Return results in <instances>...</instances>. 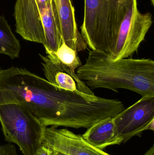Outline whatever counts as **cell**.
<instances>
[{
    "label": "cell",
    "mask_w": 154,
    "mask_h": 155,
    "mask_svg": "<svg viewBox=\"0 0 154 155\" xmlns=\"http://www.w3.org/2000/svg\"><path fill=\"white\" fill-rule=\"evenodd\" d=\"M77 76L91 89L116 92L124 88L144 97L154 96V61L150 59L123 58L114 61L108 54L90 50Z\"/></svg>",
    "instance_id": "cell-1"
},
{
    "label": "cell",
    "mask_w": 154,
    "mask_h": 155,
    "mask_svg": "<svg viewBox=\"0 0 154 155\" xmlns=\"http://www.w3.org/2000/svg\"><path fill=\"white\" fill-rule=\"evenodd\" d=\"M63 90L25 68L0 67V105L24 106L46 127L57 125Z\"/></svg>",
    "instance_id": "cell-2"
},
{
    "label": "cell",
    "mask_w": 154,
    "mask_h": 155,
    "mask_svg": "<svg viewBox=\"0 0 154 155\" xmlns=\"http://www.w3.org/2000/svg\"><path fill=\"white\" fill-rule=\"evenodd\" d=\"M134 0H84L81 34L87 45L110 55Z\"/></svg>",
    "instance_id": "cell-3"
},
{
    "label": "cell",
    "mask_w": 154,
    "mask_h": 155,
    "mask_svg": "<svg viewBox=\"0 0 154 155\" xmlns=\"http://www.w3.org/2000/svg\"><path fill=\"white\" fill-rule=\"evenodd\" d=\"M0 123L5 140L17 145L23 155H37L46 127L21 105H0Z\"/></svg>",
    "instance_id": "cell-4"
},
{
    "label": "cell",
    "mask_w": 154,
    "mask_h": 155,
    "mask_svg": "<svg viewBox=\"0 0 154 155\" xmlns=\"http://www.w3.org/2000/svg\"><path fill=\"white\" fill-rule=\"evenodd\" d=\"M152 23V15L140 12L137 0H134L120 25L115 44L109 55L111 59L116 61L127 58L137 51Z\"/></svg>",
    "instance_id": "cell-5"
},
{
    "label": "cell",
    "mask_w": 154,
    "mask_h": 155,
    "mask_svg": "<svg viewBox=\"0 0 154 155\" xmlns=\"http://www.w3.org/2000/svg\"><path fill=\"white\" fill-rule=\"evenodd\" d=\"M123 143L141 136L145 130L154 131V96L144 97L113 117Z\"/></svg>",
    "instance_id": "cell-6"
},
{
    "label": "cell",
    "mask_w": 154,
    "mask_h": 155,
    "mask_svg": "<svg viewBox=\"0 0 154 155\" xmlns=\"http://www.w3.org/2000/svg\"><path fill=\"white\" fill-rule=\"evenodd\" d=\"M42 145L67 155H111L91 145L82 135L53 126L45 128Z\"/></svg>",
    "instance_id": "cell-7"
},
{
    "label": "cell",
    "mask_w": 154,
    "mask_h": 155,
    "mask_svg": "<svg viewBox=\"0 0 154 155\" xmlns=\"http://www.w3.org/2000/svg\"><path fill=\"white\" fill-rule=\"evenodd\" d=\"M14 15L17 33L24 40L45 44L44 29L35 0H16Z\"/></svg>",
    "instance_id": "cell-8"
},
{
    "label": "cell",
    "mask_w": 154,
    "mask_h": 155,
    "mask_svg": "<svg viewBox=\"0 0 154 155\" xmlns=\"http://www.w3.org/2000/svg\"><path fill=\"white\" fill-rule=\"evenodd\" d=\"M57 8L62 40L69 47L77 52L87 47L77 27L75 9L71 0H53Z\"/></svg>",
    "instance_id": "cell-9"
},
{
    "label": "cell",
    "mask_w": 154,
    "mask_h": 155,
    "mask_svg": "<svg viewBox=\"0 0 154 155\" xmlns=\"http://www.w3.org/2000/svg\"><path fill=\"white\" fill-rule=\"evenodd\" d=\"M46 51V55L39 54L42 62V70L46 79L57 87L72 92L82 93L91 96L82 88L73 76L61 64L55 53Z\"/></svg>",
    "instance_id": "cell-10"
},
{
    "label": "cell",
    "mask_w": 154,
    "mask_h": 155,
    "mask_svg": "<svg viewBox=\"0 0 154 155\" xmlns=\"http://www.w3.org/2000/svg\"><path fill=\"white\" fill-rule=\"evenodd\" d=\"M37 4L45 34V43L43 46L45 50L56 53L63 41L59 19L54 1L50 0L44 3H37Z\"/></svg>",
    "instance_id": "cell-11"
},
{
    "label": "cell",
    "mask_w": 154,
    "mask_h": 155,
    "mask_svg": "<svg viewBox=\"0 0 154 155\" xmlns=\"http://www.w3.org/2000/svg\"><path fill=\"white\" fill-rule=\"evenodd\" d=\"M82 137L90 144L100 150L109 146L119 145L123 138L118 135L111 117L101 120L88 128Z\"/></svg>",
    "instance_id": "cell-12"
},
{
    "label": "cell",
    "mask_w": 154,
    "mask_h": 155,
    "mask_svg": "<svg viewBox=\"0 0 154 155\" xmlns=\"http://www.w3.org/2000/svg\"><path fill=\"white\" fill-rule=\"evenodd\" d=\"M21 46L8 22L0 16V54L9 56L12 60L20 57Z\"/></svg>",
    "instance_id": "cell-13"
},
{
    "label": "cell",
    "mask_w": 154,
    "mask_h": 155,
    "mask_svg": "<svg viewBox=\"0 0 154 155\" xmlns=\"http://www.w3.org/2000/svg\"><path fill=\"white\" fill-rule=\"evenodd\" d=\"M55 54L62 67L70 73L78 84L86 90H90L89 87L79 78L75 71L82 65L78 52L68 46L63 41Z\"/></svg>",
    "instance_id": "cell-14"
},
{
    "label": "cell",
    "mask_w": 154,
    "mask_h": 155,
    "mask_svg": "<svg viewBox=\"0 0 154 155\" xmlns=\"http://www.w3.org/2000/svg\"><path fill=\"white\" fill-rule=\"evenodd\" d=\"M0 155H18L15 147L13 145L0 146Z\"/></svg>",
    "instance_id": "cell-15"
},
{
    "label": "cell",
    "mask_w": 154,
    "mask_h": 155,
    "mask_svg": "<svg viewBox=\"0 0 154 155\" xmlns=\"http://www.w3.org/2000/svg\"><path fill=\"white\" fill-rule=\"evenodd\" d=\"M37 155H53V150L51 148L42 145Z\"/></svg>",
    "instance_id": "cell-16"
},
{
    "label": "cell",
    "mask_w": 154,
    "mask_h": 155,
    "mask_svg": "<svg viewBox=\"0 0 154 155\" xmlns=\"http://www.w3.org/2000/svg\"><path fill=\"white\" fill-rule=\"evenodd\" d=\"M144 155H154V145Z\"/></svg>",
    "instance_id": "cell-17"
},
{
    "label": "cell",
    "mask_w": 154,
    "mask_h": 155,
    "mask_svg": "<svg viewBox=\"0 0 154 155\" xmlns=\"http://www.w3.org/2000/svg\"><path fill=\"white\" fill-rule=\"evenodd\" d=\"M53 150V155H67L66 154H64L62 153H60V152L55 151V150Z\"/></svg>",
    "instance_id": "cell-18"
},
{
    "label": "cell",
    "mask_w": 154,
    "mask_h": 155,
    "mask_svg": "<svg viewBox=\"0 0 154 155\" xmlns=\"http://www.w3.org/2000/svg\"><path fill=\"white\" fill-rule=\"evenodd\" d=\"M151 2H152V5H154V0H151Z\"/></svg>",
    "instance_id": "cell-19"
}]
</instances>
